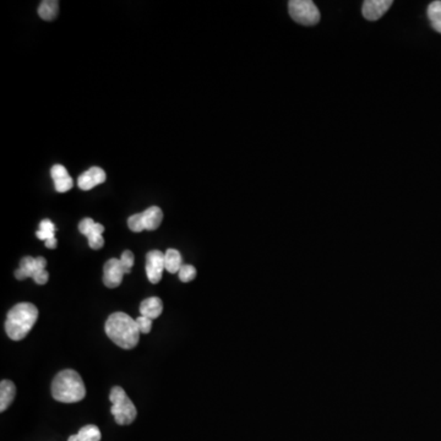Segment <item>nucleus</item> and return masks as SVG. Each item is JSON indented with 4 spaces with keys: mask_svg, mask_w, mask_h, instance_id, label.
Returning <instances> with one entry per match:
<instances>
[{
    "mask_svg": "<svg viewBox=\"0 0 441 441\" xmlns=\"http://www.w3.org/2000/svg\"><path fill=\"white\" fill-rule=\"evenodd\" d=\"M164 265L169 273H179L183 266L182 255L176 249H168L164 254Z\"/></svg>",
    "mask_w": 441,
    "mask_h": 441,
    "instance_id": "nucleus-16",
    "label": "nucleus"
},
{
    "mask_svg": "<svg viewBox=\"0 0 441 441\" xmlns=\"http://www.w3.org/2000/svg\"><path fill=\"white\" fill-rule=\"evenodd\" d=\"M178 275L182 282H190L196 277V268L193 265H183Z\"/></svg>",
    "mask_w": 441,
    "mask_h": 441,
    "instance_id": "nucleus-19",
    "label": "nucleus"
},
{
    "mask_svg": "<svg viewBox=\"0 0 441 441\" xmlns=\"http://www.w3.org/2000/svg\"><path fill=\"white\" fill-rule=\"evenodd\" d=\"M55 185L58 193H67V191L70 190L73 188V179L70 177L64 178V179L55 182Z\"/></svg>",
    "mask_w": 441,
    "mask_h": 441,
    "instance_id": "nucleus-23",
    "label": "nucleus"
},
{
    "mask_svg": "<svg viewBox=\"0 0 441 441\" xmlns=\"http://www.w3.org/2000/svg\"><path fill=\"white\" fill-rule=\"evenodd\" d=\"M58 13H59V1L57 0H45L38 6L40 18L46 21L57 18Z\"/></svg>",
    "mask_w": 441,
    "mask_h": 441,
    "instance_id": "nucleus-14",
    "label": "nucleus"
},
{
    "mask_svg": "<svg viewBox=\"0 0 441 441\" xmlns=\"http://www.w3.org/2000/svg\"><path fill=\"white\" fill-rule=\"evenodd\" d=\"M164 219V212L157 206H151L142 212V222L145 231H156Z\"/></svg>",
    "mask_w": 441,
    "mask_h": 441,
    "instance_id": "nucleus-12",
    "label": "nucleus"
},
{
    "mask_svg": "<svg viewBox=\"0 0 441 441\" xmlns=\"http://www.w3.org/2000/svg\"><path fill=\"white\" fill-rule=\"evenodd\" d=\"M288 11L291 18L303 26H314L321 18L316 5L311 0H291L288 3Z\"/></svg>",
    "mask_w": 441,
    "mask_h": 441,
    "instance_id": "nucleus-5",
    "label": "nucleus"
},
{
    "mask_svg": "<svg viewBox=\"0 0 441 441\" xmlns=\"http://www.w3.org/2000/svg\"><path fill=\"white\" fill-rule=\"evenodd\" d=\"M57 244H58V243H57V239H55V238L46 241V246L48 249H55V248H57Z\"/></svg>",
    "mask_w": 441,
    "mask_h": 441,
    "instance_id": "nucleus-28",
    "label": "nucleus"
},
{
    "mask_svg": "<svg viewBox=\"0 0 441 441\" xmlns=\"http://www.w3.org/2000/svg\"><path fill=\"white\" fill-rule=\"evenodd\" d=\"M101 432L98 427H96L93 424L85 425L80 429V432L76 435H71L69 437L68 441H100Z\"/></svg>",
    "mask_w": 441,
    "mask_h": 441,
    "instance_id": "nucleus-15",
    "label": "nucleus"
},
{
    "mask_svg": "<svg viewBox=\"0 0 441 441\" xmlns=\"http://www.w3.org/2000/svg\"><path fill=\"white\" fill-rule=\"evenodd\" d=\"M38 319V309L32 303H18L8 313L5 331L13 341H20L28 336Z\"/></svg>",
    "mask_w": 441,
    "mask_h": 441,
    "instance_id": "nucleus-2",
    "label": "nucleus"
},
{
    "mask_svg": "<svg viewBox=\"0 0 441 441\" xmlns=\"http://www.w3.org/2000/svg\"><path fill=\"white\" fill-rule=\"evenodd\" d=\"M105 328L107 336L123 350L137 347L142 333L137 328V320H132V316L122 311L110 315L105 321Z\"/></svg>",
    "mask_w": 441,
    "mask_h": 441,
    "instance_id": "nucleus-1",
    "label": "nucleus"
},
{
    "mask_svg": "<svg viewBox=\"0 0 441 441\" xmlns=\"http://www.w3.org/2000/svg\"><path fill=\"white\" fill-rule=\"evenodd\" d=\"M137 320V328L140 330L142 333H149L152 328V319L146 318V316H139L135 319Z\"/></svg>",
    "mask_w": 441,
    "mask_h": 441,
    "instance_id": "nucleus-24",
    "label": "nucleus"
},
{
    "mask_svg": "<svg viewBox=\"0 0 441 441\" xmlns=\"http://www.w3.org/2000/svg\"><path fill=\"white\" fill-rule=\"evenodd\" d=\"M392 4V0H367L362 6V14L369 21H377L384 16Z\"/></svg>",
    "mask_w": 441,
    "mask_h": 441,
    "instance_id": "nucleus-9",
    "label": "nucleus"
},
{
    "mask_svg": "<svg viewBox=\"0 0 441 441\" xmlns=\"http://www.w3.org/2000/svg\"><path fill=\"white\" fill-rule=\"evenodd\" d=\"M428 18L432 23V28L441 33V0L433 1L428 6Z\"/></svg>",
    "mask_w": 441,
    "mask_h": 441,
    "instance_id": "nucleus-17",
    "label": "nucleus"
},
{
    "mask_svg": "<svg viewBox=\"0 0 441 441\" xmlns=\"http://www.w3.org/2000/svg\"><path fill=\"white\" fill-rule=\"evenodd\" d=\"M166 270L164 265V254L162 251H149L146 255V275L151 283H159L162 278L164 271Z\"/></svg>",
    "mask_w": 441,
    "mask_h": 441,
    "instance_id": "nucleus-6",
    "label": "nucleus"
},
{
    "mask_svg": "<svg viewBox=\"0 0 441 441\" xmlns=\"http://www.w3.org/2000/svg\"><path fill=\"white\" fill-rule=\"evenodd\" d=\"M124 273L123 266L120 259H110L105 263L103 268V282L108 288H117L123 282Z\"/></svg>",
    "mask_w": 441,
    "mask_h": 441,
    "instance_id": "nucleus-8",
    "label": "nucleus"
},
{
    "mask_svg": "<svg viewBox=\"0 0 441 441\" xmlns=\"http://www.w3.org/2000/svg\"><path fill=\"white\" fill-rule=\"evenodd\" d=\"M48 278H50V273H47L46 270H42L40 273H37L35 276H33V281L37 283V285H46L48 282Z\"/></svg>",
    "mask_w": 441,
    "mask_h": 441,
    "instance_id": "nucleus-27",
    "label": "nucleus"
},
{
    "mask_svg": "<svg viewBox=\"0 0 441 441\" xmlns=\"http://www.w3.org/2000/svg\"><path fill=\"white\" fill-rule=\"evenodd\" d=\"M37 238L41 239V241H50L55 238V223L52 222L50 219H43L40 223V228L36 233Z\"/></svg>",
    "mask_w": 441,
    "mask_h": 441,
    "instance_id": "nucleus-18",
    "label": "nucleus"
},
{
    "mask_svg": "<svg viewBox=\"0 0 441 441\" xmlns=\"http://www.w3.org/2000/svg\"><path fill=\"white\" fill-rule=\"evenodd\" d=\"M105 182V172L100 167H91L79 177L78 185L81 190H91Z\"/></svg>",
    "mask_w": 441,
    "mask_h": 441,
    "instance_id": "nucleus-10",
    "label": "nucleus"
},
{
    "mask_svg": "<svg viewBox=\"0 0 441 441\" xmlns=\"http://www.w3.org/2000/svg\"><path fill=\"white\" fill-rule=\"evenodd\" d=\"M47 260L42 256L38 258H31V256H26L21 260L20 266L18 270L15 271V277L18 278V281H23L25 278L31 277L36 275L37 273H40L42 270H46Z\"/></svg>",
    "mask_w": 441,
    "mask_h": 441,
    "instance_id": "nucleus-7",
    "label": "nucleus"
},
{
    "mask_svg": "<svg viewBox=\"0 0 441 441\" xmlns=\"http://www.w3.org/2000/svg\"><path fill=\"white\" fill-rule=\"evenodd\" d=\"M53 399L64 403L80 402L86 396V387L78 372L67 369L57 374L52 382Z\"/></svg>",
    "mask_w": 441,
    "mask_h": 441,
    "instance_id": "nucleus-3",
    "label": "nucleus"
},
{
    "mask_svg": "<svg viewBox=\"0 0 441 441\" xmlns=\"http://www.w3.org/2000/svg\"><path fill=\"white\" fill-rule=\"evenodd\" d=\"M50 176L53 178V181L57 182V181H60V179H64V178L70 177L68 173V171L67 168L62 166V164H55L50 169Z\"/></svg>",
    "mask_w": 441,
    "mask_h": 441,
    "instance_id": "nucleus-22",
    "label": "nucleus"
},
{
    "mask_svg": "<svg viewBox=\"0 0 441 441\" xmlns=\"http://www.w3.org/2000/svg\"><path fill=\"white\" fill-rule=\"evenodd\" d=\"M110 400L112 402L110 412L113 414L115 423L119 425H129L137 419V407L122 387L115 386L112 389Z\"/></svg>",
    "mask_w": 441,
    "mask_h": 441,
    "instance_id": "nucleus-4",
    "label": "nucleus"
},
{
    "mask_svg": "<svg viewBox=\"0 0 441 441\" xmlns=\"http://www.w3.org/2000/svg\"><path fill=\"white\" fill-rule=\"evenodd\" d=\"M88 246L93 251H100L101 248H103L105 246V239H103V236H93V238H90L88 239Z\"/></svg>",
    "mask_w": 441,
    "mask_h": 441,
    "instance_id": "nucleus-26",
    "label": "nucleus"
},
{
    "mask_svg": "<svg viewBox=\"0 0 441 441\" xmlns=\"http://www.w3.org/2000/svg\"><path fill=\"white\" fill-rule=\"evenodd\" d=\"M162 311H164V303L159 297L147 298V299L142 300L140 304V313L142 316L152 319V320L159 318V315L162 314Z\"/></svg>",
    "mask_w": 441,
    "mask_h": 441,
    "instance_id": "nucleus-11",
    "label": "nucleus"
},
{
    "mask_svg": "<svg viewBox=\"0 0 441 441\" xmlns=\"http://www.w3.org/2000/svg\"><path fill=\"white\" fill-rule=\"evenodd\" d=\"M120 263L123 266L124 273H132V266L135 264V256L130 251H123V254L120 256Z\"/></svg>",
    "mask_w": 441,
    "mask_h": 441,
    "instance_id": "nucleus-21",
    "label": "nucleus"
},
{
    "mask_svg": "<svg viewBox=\"0 0 441 441\" xmlns=\"http://www.w3.org/2000/svg\"><path fill=\"white\" fill-rule=\"evenodd\" d=\"M95 221L92 219H84L81 222L79 223V231L84 236H87V233L91 231V228L95 224Z\"/></svg>",
    "mask_w": 441,
    "mask_h": 441,
    "instance_id": "nucleus-25",
    "label": "nucleus"
},
{
    "mask_svg": "<svg viewBox=\"0 0 441 441\" xmlns=\"http://www.w3.org/2000/svg\"><path fill=\"white\" fill-rule=\"evenodd\" d=\"M127 226L132 229V232L140 233L145 231L144 222H142V214H132L127 219Z\"/></svg>",
    "mask_w": 441,
    "mask_h": 441,
    "instance_id": "nucleus-20",
    "label": "nucleus"
},
{
    "mask_svg": "<svg viewBox=\"0 0 441 441\" xmlns=\"http://www.w3.org/2000/svg\"><path fill=\"white\" fill-rule=\"evenodd\" d=\"M15 395H16V387L15 384L10 380H3L0 382V412L9 408V406L13 403Z\"/></svg>",
    "mask_w": 441,
    "mask_h": 441,
    "instance_id": "nucleus-13",
    "label": "nucleus"
}]
</instances>
